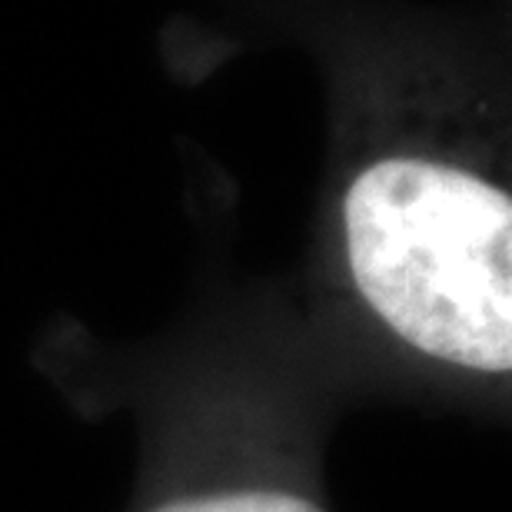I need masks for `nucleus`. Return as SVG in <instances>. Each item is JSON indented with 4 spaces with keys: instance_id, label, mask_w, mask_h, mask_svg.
<instances>
[{
    "instance_id": "f03ea898",
    "label": "nucleus",
    "mask_w": 512,
    "mask_h": 512,
    "mask_svg": "<svg viewBox=\"0 0 512 512\" xmlns=\"http://www.w3.org/2000/svg\"><path fill=\"white\" fill-rule=\"evenodd\" d=\"M160 380L127 512H330L290 376L237 350H197Z\"/></svg>"
},
{
    "instance_id": "f257e3e1",
    "label": "nucleus",
    "mask_w": 512,
    "mask_h": 512,
    "mask_svg": "<svg viewBox=\"0 0 512 512\" xmlns=\"http://www.w3.org/2000/svg\"><path fill=\"white\" fill-rule=\"evenodd\" d=\"M343 273L366 353L393 373L496 396L512 370V200L459 163L389 153L343 190Z\"/></svg>"
}]
</instances>
